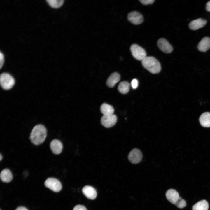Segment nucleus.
I'll return each mask as SVG.
<instances>
[{
	"mask_svg": "<svg viewBox=\"0 0 210 210\" xmlns=\"http://www.w3.org/2000/svg\"><path fill=\"white\" fill-rule=\"evenodd\" d=\"M139 1L143 4L147 5L152 4L155 1V0H139Z\"/></svg>",
	"mask_w": 210,
	"mask_h": 210,
	"instance_id": "22",
	"label": "nucleus"
},
{
	"mask_svg": "<svg viewBox=\"0 0 210 210\" xmlns=\"http://www.w3.org/2000/svg\"><path fill=\"white\" fill-rule=\"evenodd\" d=\"M3 157L1 155V154H0V160L1 161Z\"/></svg>",
	"mask_w": 210,
	"mask_h": 210,
	"instance_id": "28",
	"label": "nucleus"
},
{
	"mask_svg": "<svg viewBox=\"0 0 210 210\" xmlns=\"http://www.w3.org/2000/svg\"><path fill=\"white\" fill-rule=\"evenodd\" d=\"M4 62V57L3 54L1 52H0V68H1Z\"/></svg>",
	"mask_w": 210,
	"mask_h": 210,
	"instance_id": "25",
	"label": "nucleus"
},
{
	"mask_svg": "<svg viewBox=\"0 0 210 210\" xmlns=\"http://www.w3.org/2000/svg\"><path fill=\"white\" fill-rule=\"evenodd\" d=\"M165 195L167 200L176 206L182 199L179 196L178 192L173 189L168 190L166 192Z\"/></svg>",
	"mask_w": 210,
	"mask_h": 210,
	"instance_id": "7",
	"label": "nucleus"
},
{
	"mask_svg": "<svg viewBox=\"0 0 210 210\" xmlns=\"http://www.w3.org/2000/svg\"><path fill=\"white\" fill-rule=\"evenodd\" d=\"M15 210H28L26 208L20 206L18 207Z\"/></svg>",
	"mask_w": 210,
	"mask_h": 210,
	"instance_id": "27",
	"label": "nucleus"
},
{
	"mask_svg": "<svg viewBox=\"0 0 210 210\" xmlns=\"http://www.w3.org/2000/svg\"><path fill=\"white\" fill-rule=\"evenodd\" d=\"M141 64L144 68L152 74L158 73L161 71L160 62L153 57L147 56L141 61Z\"/></svg>",
	"mask_w": 210,
	"mask_h": 210,
	"instance_id": "2",
	"label": "nucleus"
},
{
	"mask_svg": "<svg viewBox=\"0 0 210 210\" xmlns=\"http://www.w3.org/2000/svg\"><path fill=\"white\" fill-rule=\"evenodd\" d=\"M120 76L118 73L116 72L112 73L107 80V85L110 88L114 87L116 83L120 80Z\"/></svg>",
	"mask_w": 210,
	"mask_h": 210,
	"instance_id": "15",
	"label": "nucleus"
},
{
	"mask_svg": "<svg viewBox=\"0 0 210 210\" xmlns=\"http://www.w3.org/2000/svg\"><path fill=\"white\" fill-rule=\"evenodd\" d=\"M142 154L141 151L137 148L132 149L129 153L128 159L130 162L134 164L139 163L141 160Z\"/></svg>",
	"mask_w": 210,
	"mask_h": 210,
	"instance_id": "8",
	"label": "nucleus"
},
{
	"mask_svg": "<svg viewBox=\"0 0 210 210\" xmlns=\"http://www.w3.org/2000/svg\"><path fill=\"white\" fill-rule=\"evenodd\" d=\"M48 4L52 7L58 8L61 7L64 3L63 0H47Z\"/></svg>",
	"mask_w": 210,
	"mask_h": 210,
	"instance_id": "21",
	"label": "nucleus"
},
{
	"mask_svg": "<svg viewBox=\"0 0 210 210\" xmlns=\"http://www.w3.org/2000/svg\"><path fill=\"white\" fill-rule=\"evenodd\" d=\"M47 133L46 129L44 125L38 124L35 126L30 134V139L31 142L36 145L42 144L46 138Z\"/></svg>",
	"mask_w": 210,
	"mask_h": 210,
	"instance_id": "1",
	"label": "nucleus"
},
{
	"mask_svg": "<svg viewBox=\"0 0 210 210\" xmlns=\"http://www.w3.org/2000/svg\"><path fill=\"white\" fill-rule=\"evenodd\" d=\"M157 44L159 48L165 53H170L173 50L172 46L164 38H161L159 39L157 41Z\"/></svg>",
	"mask_w": 210,
	"mask_h": 210,
	"instance_id": "10",
	"label": "nucleus"
},
{
	"mask_svg": "<svg viewBox=\"0 0 210 210\" xmlns=\"http://www.w3.org/2000/svg\"><path fill=\"white\" fill-rule=\"evenodd\" d=\"M46 186L55 192L60 191L62 188L60 182L57 179L52 178H47L44 183Z\"/></svg>",
	"mask_w": 210,
	"mask_h": 210,
	"instance_id": "5",
	"label": "nucleus"
},
{
	"mask_svg": "<svg viewBox=\"0 0 210 210\" xmlns=\"http://www.w3.org/2000/svg\"><path fill=\"white\" fill-rule=\"evenodd\" d=\"M130 85L127 81H124L120 82L118 86V90L121 93L125 94L127 93L130 90Z\"/></svg>",
	"mask_w": 210,
	"mask_h": 210,
	"instance_id": "20",
	"label": "nucleus"
},
{
	"mask_svg": "<svg viewBox=\"0 0 210 210\" xmlns=\"http://www.w3.org/2000/svg\"><path fill=\"white\" fill-rule=\"evenodd\" d=\"M117 118L115 114L109 115H103L101 119L102 124L106 128L111 127L116 124Z\"/></svg>",
	"mask_w": 210,
	"mask_h": 210,
	"instance_id": "6",
	"label": "nucleus"
},
{
	"mask_svg": "<svg viewBox=\"0 0 210 210\" xmlns=\"http://www.w3.org/2000/svg\"><path fill=\"white\" fill-rule=\"evenodd\" d=\"M130 50L133 56L139 61H142L147 56L144 49L137 44H132L130 46Z\"/></svg>",
	"mask_w": 210,
	"mask_h": 210,
	"instance_id": "4",
	"label": "nucleus"
},
{
	"mask_svg": "<svg viewBox=\"0 0 210 210\" xmlns=\"http://www.w3.org/2000/svg\"><path fill=\"white\" fill-rule=\"evenodd\" d=\"M13 176L11 172L8 169H6L2 171L0 173V178L1 181L5 183L10 182L12 180Z\"/></svg>",
	"mask_w": 210,
	"mask_h": 210,
	"instance_id": "17",
	"label": "nucleus"
},
{
	"mask_svg": "<svg viewBox=\"0 0 210 210\" xmlns=\"http://www.w3.org/2000/svg\"><path fill=\"white\" fill-rule=\"evenodd\" d=\"M131 86L133 89L136 88L138 86V81L136 79H133L131 83Z\"/></svg>",
	"mask_w": 210,
	"mask_h": 210,
	"instance_id": "23",
	"label": "nucleus"
},
{
	"mask_svg": "<svg viewBox=\"0 0 210 210\" xmlns=\"http://www.w3.org/2000/svg\"><path fill=\"white\" fill-rule=\"evenodd\" d=\"M209 204L206 200L200 201L194 204L192 207V210H208Z\"/></svg>",
	"mask_w": 210,
	"mask_h": 210,
	"instance_id": "19",
	"label": "nucleus"
},
{
	"mask_svg": "<svg viewBox=\"0 0 210 210\" xmlns=\"http://www.w3.org/2000/svg\"><path fill=\"white\" fill-rule=\"evenodd\" d=\"M207 21L202 18L193 20L190 22L189 27L191 30H195L203 27L206 23Z\"/></svg>",
	"mask_w": 210,
	"mask_h": 210,
	"instance_id": "13",
	"label": "nucleus"
},
{
	"mask_svg": "<svg viewBox=\"0 0 210 210\" xmlns=\"http://www.w3.org/2000/svg\"><path fill=\"white\" fill-rule=\"evenodd\" d=\"M83 194L88 199L93 200L95 199L97 196V192L95 189L93 187L86 186L82 189Z\"/></svg>",
	"mask_w": 210,
	"mask_h": 210,
	"instance_id": "11",
	"label": "nucleus"
},
{
	"mask_svg": "<svg viewBox=\"0 0 210 210\" xmlns=\"http://www.w3.org/2000/svg\"><path fill=\"white\" fill-rule=\"evenodd\" d=\"M128 20L132 23L135 25L141 24L144 21L143 15L140 13L133 11L130 12L127 15Z\"/></svg>",
	"mask_w": 210,
	"mask_h": 210,
	"instance_id": "9",
	"label": "nucleus"
},
{
	"mask_svg": "<svg viewBox=\"0 0 210 210\" xmlns=\"http://www.w3.org/2000/svg\"><path fill=\"white\" fill-rule=\"evenodd\" d=\"M0 83L1 87L4 89L8 90L14 85L15 81L14 78L10 74L3 73L1 74Z\"/></svg>",
	"mask_w": 210,
	"mask_h": 210,
	"instance_id": "3",
	"label": "nucleus"
},
{
	"mask_svg": "<svg viewBox=\"0 0 210 210\" xmlns=\"http://www.w3.org/2000/svg\"><path fill=\"white\" fill-rule=\"evenodd\" d=\"M50 147L52 153L57 155L60 153L63 149V146L61 142L56 139L52 141L50 144Z\"/></svg>",
	"mask_w": 210,
	"mask_h": 210,
	"instance_id": "12",
	"label": "nucleus"
},
{
	"mask_svg": "<svg viewBox=\"0 0 210 210\" xmlns=\"http://www.w3.org/2000/svg\"><path fill=\"white\" fill-rule=\"evenodd\" d=\"M197 48L201 52H205L210 48V38L205 37L198 43Z\"/></svg>",
	"mask_w": 210,
	"mask_h": 210,
	"instance_id": "14",
	"label": "nucleus"
},
{
	"mask_svg": "<svg viewBox=\"0 0 210 210\" xmlns=\"http://www.w3.org/2000/svg\"><path fill=\"white\" fill-rule=\"evenodd\" d=\"M206 9L207 11L210 12V1L206 3Z\"/></svg>",
	"mask_w": 210,
	"mask_h": 210,
	"instance_id": "26",
	"label": "nucleus"
},
{
	"mask_svg": "<svg viewBox=\"0 0 210 210\" xmlns=\"http://www.w3.org/2000/svg\"><path fill=\"white\" fill-rule=\"evenodd\" d=\"M73 210H87L86 208L84 206L78 205L76 206Z\"/></svg>",
	"mask_w": 210,
	"mask_h": 210,
	"instance_id": "24",
	"label": "nucleus"
},
{
	"mask_svg": "<svg viewBox=\"0 0 210 210\" xmlns=\"http://www.w3.org/2000/svg\"><path fill=\"white\" fill-rule=\"evenodd\" d=\"M201 125L206 127H210V113L208 112L202 113L199 118Z\"/></svg>",
	"mask_w": 210,
	"mask_h": 210,
	"instance_id": "16",
	"label": "nucleus"
},
{
	"mask_svg": "<svg viewBox=\"0 0 210 210\" xmlns=\"http://www.w3.org/2000/svg\"><path fill=\"white\" fill-rule=\"evenodd\" d=\"M100 111L103 115L107 116L113 114L114 110L112 106L104 103L101 106Z\"/></svg>",
	"mask_w": 210,
	"mask_h": 210,
	"instance_id": "18",
	"label": "nucleus"
}]
</instances>
